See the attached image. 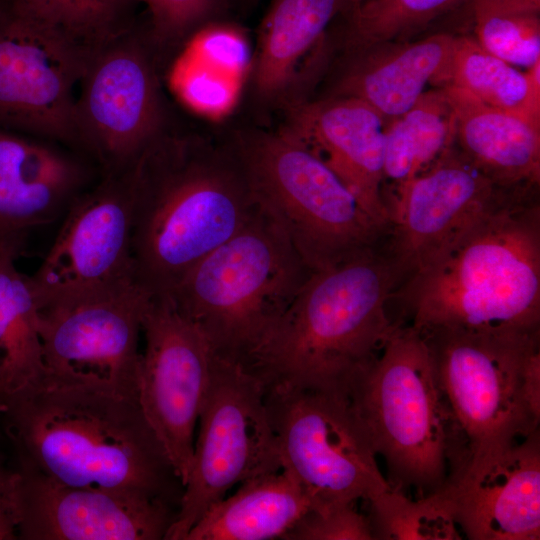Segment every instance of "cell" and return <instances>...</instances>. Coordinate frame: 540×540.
<instances>
[{
    "mask_svg": "<svg viewBox=\"0 0 540 540\" xmlns=\"http://www.w3.org/2000/svg\"><path fill=\"white\" fill-rule=\"evenodd\" d=\"M189 474L166 540H184L236 485L282 469L264 379L217 354L198 420Z\"/></svg>",
    "mask_w": 540,
    "mask_h": 540,
    "instance_id": "9c48e42d",
    "label": "cell"
},
{
    "mask_svg": "<svg viewBox=\"0 0 540 540\" xmlns=\"http://www.w3.org/2000/svg\"><path fill=\"white\" fill-rule=\"evenodd\" d=\"M312 272L258 206L236 233L188 271L168 298L202 330L217 354L244 364Z\"/></svg>",
    "mask_w": 540,
    "mask_h": 540,
    "instance_id": "8992f818",
    "label": "cell"
},
{
    "mask_svg": "<svg viewBox=\"0 0 540 540\" xmlns=\"http://www.w3.org/2000/svg\"><path fill=\"white\" fill-rule=\"evenodd\" d=\"M162 104L147 54L126 34L94 52L76 99L77 142L105 174L127 169L161 134Z\"/></svg>",
    "mask_w": 540,
    "mask_h": 540,
    "instance_id": "2e32d148",
    "label": "cell"
},
{
    "mask_svg": "<svg viewBox=\"0 0 540 540\" xmlns=\"http://www.w3.org/2000/svg\"><path fill=\"white\" fill-rule=\"evenodd\" d=\"M401 281L379 246L313 271L244 364L266 385L346 392L403 323L388 313Z\"/></svg>",
    "mask_w": 540,
    "mask_h": 540,
    "instance_id": "3957f363",
    "label": "cell"
},
{
    "mask_svg": "<svg viewBox=\"0 0 540 540\" xmlns=\"http://www.w3.org/2000/svg\"><path fill=\"white\" fill-rule=\"evenodd\" d=\"M131 230L127 169L105 174L71 203L44 260L29 276L38 308L137 286Z\"/></svg>",
    "mask_w": 540,
    "mask_h": 540,
    "instance_id": "8fae6325",
    "label": "cell"
},
{
    "mask_svg": "<svg viewBox=\"0 0 540 540\" xmlns=\"http://www.w3.org/2000/svg\"><path fill=\"white\" fill-rule=\"evenodd\" d=\"M532 195L536 194L497 186L453 146L429 169L387 196L388 243L383 250L403 282L484 218L515 199Z\"/></svg>",
    "mask_w": 540,
    "mask_h": 540,
    "instance_id": "4fadbf2b",
    "label": "cell"
},
{
    "mask_svg": "<svg viewBox=\"0 0 540 540\" xmlns=\"http://www.w3.org/2000/svg\"><path fill=\"white\" fill-rule=\"evenodd\" d=\"M385 123L363 101L332 96L296 104L286 129L320 157L388 231L383 174Z\"/></svg>",
    "mask_w": 540,
    "mask_h": 540,
    "instance_id": "d6986e66",
    "label": "cell"
},
{
    "mask_svg": "<svg viewBox=\"0 0 540 540\" xmlns=\"http://www.w3.org/2000/svg\"><path fill=\"white\" fill-rule=\"evenodd\" d=\"M462 89L483 103L540 124V61L522 72L483 49L472 36H455L436 87Z\"/></svg>",
    "mask_w": 540,
    "mask_h": 540,
    "instance_id": "4316f807",
    "label": "cell"
},
{
    "mask_svg": "<svg viewBox=\"0 0 540 540\" xmlns=\"http://www.w3.org/2000/svg\"><path fill=\"white\" fill-rule=\"evenodd\" d=\"M443 88L454 114V147L497 186L536 193L540 124L487 105L452 86Z\"/></svg>",
    "mask_w": 540,
    "mask_h": 540,
    "instance_id": "44dd1931",
    "label": "cell"
},
{
    "mask_svg": "<svg viewBox=\"0 0 540 540\" xmlns=\"http://www.w3.org/2000/svg\"><path fill=\"white\" fill-rule=\"evenodd\" d=\"M373 539L377 540H459L451 501L443 488L408 498L390 487L369 503Z\"/></svg>",
    "mask_w": 540,
    "mask_h": 540,
    "instance_id": "f546056e",
    "label": "cell"
},
{
    "mask_svg": "<svg viewBox=\"0 0 540 540\" xmlns=\"http://www.w3.org/2000/svg\"><path fill=\"white\" fill-rule=\"evenodd\" d=\"M127 173L135 282L150 298L170 297L258 207L232 150L194 139L160 134Z\"/></svg>",
    "mask_w": 540,
    "mask_h": 540,
    "instance_id": "7a4b0ae2",
    "label": "cell"
},
{
    "mask_svg": "<svg viewBox=\"0 0 540 540\" xmlns=\"http://www.w3.org/2000/svg\"><path fill=\"white\" fill-rule=\"evenodd\" d=\"M142 333L138 402L184 487L217 353L168 297L149 299Z\"/></svg>",
    "mask_w": 540,
    "mask_h": 540,
    "instance_id": "7c38bea8",
    "label": "cell"
},
{
    "mask_svg": "<svg viewBox=\"0 0 540 540\" xmlns=\"http://www.w3.org/2000/svg\"><path fill=\"white\" fill-rule=\"evenodd\" d=\"M394 298L410 326L540 331V205L536 195L502 206L426 267Z\"/></svg>",
    "mask_w": 540,
    "mask_h": 540,
    "instance_id": "277c9868",
    "label": "cell"
},
{
    "mask_svg": "<svg viewBox=\"0 0 540 540\" xmlns=\"http://www.w3.org/2000/svg\"><path fill=\"white\" fill-rule=\"evenodd\" d=\"M232 152L256 204L312 271L378 247L385 238L387 229L288 129L244 137Z\"/></svg>",
    "mask_w": 540,
    "mask_h": 540,
    "instance_id": "52a82bcc",
    "label": "cell"
},
{
    "mask_svg": "<svg viewBox=\"0 0 540 540\" xmlns=\"http://www.w3.org/2000/svg\"><path fill=\"white\" fill-rule=\"evenodd\" d=\"M455 35L435 33L362 50L339 78L333 96L353 97L390 121L409 110L428 84L437 86L449 62Z\"/></svg>",
    "mask_w": 540,
    "mask_h": 540,
    "instance_id": "7402d4cb",
    "label": "cell"
},
{
    "mask_svg": "<svg viewBox=\"0 0 540 540\" xmlns=\"http://www.w3.org/2000/svg\"><path fill=\"white\" fill-rule=\"evenodd\" d=\"M442 488L467 539L538 540L539 430L509 445L470 454Z\"/></svg>",
    "mask_w": 540,
    "mask_h": 540,
    "instance_id": "ac0fdd59",
    "label": "cell"
},
{
    "mask_svg": "<svg viewBox=\"0 0 540 540\" xmlns=\"http://www.w3.org/2000/svg\"><path fill=\"white\" fill-rule=\"evenodd\" d=\"M454 114L443 88L425 91L417 102L390 120L384 130V187L387 196L400 184L421 174L453 146Z\"/></svg>",
    "mask_w": 540,
    "mask_h": 540,
    "instance_id": "83f0119b",
    "label": "cell"
},
{
    "mask_svg": "<svg viewBox=\"0 0 540 540\" xmlns=\"http://www.w3.org/2000/svg\"><path fill=\"white\" fill-rule=\"evenodd\" d=\"M475 40L492 55L530 68L540 61V17L535 12L471 11Z\"/></svg>",
    "mask_w": 540,
    "mask_h": 540,
    "instance_id": "1f68e13d",
    "label": "cell"
},
{
    "mask_svg": "<svg viewBox=\"0 0 540 540\" xmlns=\"http://www.w3.org/2000/svg\"><path fill=\"white\" fill-rule=\"evenodd\" d=\"M346 394L373 450L386 462L391 487L433 493L468 458L429 347L410 325L395 329Z\"/></svg>",
    "mask_w": 540,
    "mask_h": 540,
    "instance_id": "5b68a950",
    "label": "cell"
},
{
    "mask_svg": "<svg viewBox=\"0 0 540 540\" xmlns=\"http://www.w3.org/2000/svg\"><path fill=\"white\" fill-rule=\"evenodd\" d=\"M22 251L0 244V393H13L45 377L39 308L29 276L15 261Z\"/></svg>",
    "mask_w": 540,
    "mask_h": 540,
    "instance_id": "484cf974",
    "label": "cell"
},
{
    "mask_svg": "<svg viewBox=\"0 0 540 540\" xmlns=\"http://www.w3.org/2000/svg\"><path fill=\"white\" fill-rule=\"evenodd\" d=\"M254 57L245 33L229 24H209L186 42L168 72V85L190 111L211 121L236 108Z\"/></svg>",
    "mask_w": 540,
    "mask_h": 540,
    "instance_id": "603a6c76",
    "label": "cell"
},
{
    "mask_svg": "<svg viewBox=\"0 0 540 540\" xmlns=\"http://www.w3.org/2000/svg\"><path fill=\"white\" fill-rule=\"evenodd\" d=\"M90 178L76 156L0 127V244L22 251L28 233L65 214Z\"/></svg>",
    "mask_w": 540,
    "mask_h": 540,
    "instance_id": "ffe728a7",
    "label": "cell"
},
{
    "mask_svg": "<svg viewBox=\"0 0 540 540\" xmlns=\"http://www.w3.org/2000/svg\"><path fill=\"white\" fill-rule=\"evenodd\" d=\"M150 13L156 36L163 41L178 39L213 9L217 0H139Z\"/></svg>",
    "mask_w": 540,
    "mask_h": 540,
    "instance_id": "836d02e7",
    "label": "cell"
},
{
    "mask_svg": "<svg viewBox=\"0 0 540 540\" xmlns=\"http://www.w3.org/2000/svg\"><path fill=\"white\" fill-rule=\"evenodd\" d=\"M471 11H509L540 13V0H469Z\"/></svg>",
    "mask_w": 540,
    "mask_h": 540,
    "instance_id": "d590c367",
    "label": "cell"
},
{
    "mask_svg": "<svg viewBox=\"0 0 540 540\" xmlns=\"http://www.w3.org/2000/svg\"><path fill=\"white\" fill-rule=\"evenodd\" d=\"M21 472L0 450V540L18 539Z\"/></svg>",
    "mask_w": 540,
    "mask_h": 540,
    "instance_id": "e575fe53",
    "label": "cell"
},
{
    "mask_svg": "<svg viewBox=\"0 0 540 540\" xmlns=\"http://www.w3.org/2000/svg\"><path fill=\"white\" fill-rule=\"evenodd\" d=\"M266 402L282 469L312 506L369 503L391 487L346 392L272 383Z\"/></svg>",
    "mask_w": 540,
    "mask_h": 540,
    "instance_id": "30bf717a",
    "label": "cell"
},
{
    "mask_svg": "<svg viewBox=\"0 0 540 540\" xmlns=\"http://www.w3.org/2000/svg\"><path fill=\"white\" fill-rule=\"evenodd\" d=\"M149 299L135 286L39 309L44 378L138 399V344Z\"/></svg>",
    "mask_w": 540,
    "mask_h": 540,
    "instance_id": "5bb4252c",
    "label": "cell"
},
{
    "mask_svg": "<svg viewBox=\"0 0 540 540\" xmlns=\"http://www.w3.org/2000/svg\"><path fill=\"white\" fill-rule=\"evenodd\" d=\"M312 506L284 469L252 478L213 505L184 540L282 539Z\"/></svg>",
    "mask_w": 540,
    "mask_h": 540,
    "instance_id": "d4e9b609",
    "label": "cell"
},
{
    "mask_svg": "<svg viewBox=\"0 0 540 540\" xmlns=\"http://www.w3.org/2000/svg\"><path fill=\"white\" fill-rule=\"evenodd\" d=\"M283 540H373L368 516L356 503L311 506Z\"/></svg>",
    "mask_w": 540,
    "mask_h": 540,
    "instance_id": "d6a6232c",
    "label": "cell"
},
{
    "mask_svg": "<svg viewBox=\"0 0 540 540\" xmlns=\"http://www.w3.org/2000/svg\"><path fill=\"white\" fill-rule=\"evenodd\" d=\"M348 6V12L351 11L353 8H355L357 5H359L362 0H345Z\"/></svg>",
    "mask_w": 540,
    "mask_h": 540,
    "instance_id": "8d00e7d4",
    "label": "cell"
},
{
    "mask_svg": "<svg viewBox=\"0 0 540 540\" xmlns=\"http://www.w3.org/2000/svg\"><path fill=\"white\" fill-rule=\"evenodd\" d=\"M18 468L20 540H166L177 517L166 499L72 487Z\"/></svg>",
    "mask_w": 540,
    "mask_h": 540,
    "instance_id": "e0dca14e",
    "label": "cell"
},
{
    "mask_svg": "<svg viewBox=\"0 0 540 540\" xmlns=\"http://www.w3.org/2000/svg\"><path fill=\"white\" fill-rule=\"evenodd\" d=\"M92 54L0 8V127L77 142V84Z\"/></svg>",
    "mask_w": 540,
    "mask_h": 540,
    "instance_id": "9a60e30c",
    "label": "cell"
},
{
    "mask_svg": "<svg viewBox=\"0 0 540 540\" xmlns=\"http://www.w3.org/2000/svg\"><path fill=\"white\" fill-rule=\"evenodd\" d=\"M0 434L18 467L80 488L180 504L183 485L138 399L43 378L0 393Z\"/></svg>",
    "mask_w": 540,
    "mask_h": 540,
    "instance_id": "6da1fadb",
    "label": "cell"
},
{
    "mask_svg": "<svg viewBox=\"0 0 540 540\" xmlns=\"http://www.w3.org/2000/svg\"><path fill=\"white\" fill-rule=\"evenodd\" d=\"M345 0H274L259 32L252 74L257 92L275 99L287 94L306 70Z\"/></svg>",
    "mask_w": 540,
    "mask_h": 540,
    "instance_id": "cb8c5ba5",
    "label": "cell"
},
{
    "mask_svg": "<svg viewBox=\"0 0 540 540\" xmlns=\"http://www.w3.org/2000/svg\"><path fill=\"white\" fill-rule=\"evenodd\" d=\"M136 2L139 0H8L5 8L93 54L126 34Z\"/></svg>",
    "mask_w": 540,
    "mask_h": 540,
    "instance_id": "f1b7e54d",
    "label": "cell"
},
{
    "mask_svg": "<svg viewBox=\"0 0 540 540\" xmlns=\"http://www.w3.org/2000/svg\"><path fill=\"white\" fill-rule=\"evenodd\" d=\"M420 334L469 455L539 430L540 331L436 329Z\"/></svg>",
    "mask_w": 540,
    "mask_h": 540,
    "instance_id": "ba28073f",
    "label": "cell"
},
{
    "mask_svg": "<svg viewBox=\"0 0 540 540\" xmlns=\"http://www.w3.org/2000/svg\"><path fill=\"white\" fill-rule=\"evenodd\" d=\"M469 0H362L349 11L347 44L353 51L409 40Z\"/></svg>",
    "mask_w": 540,
    "mask_h": 540,
    "instance_id": "4dcf8cb0",
    "label": "cell"
}]
</instances>
